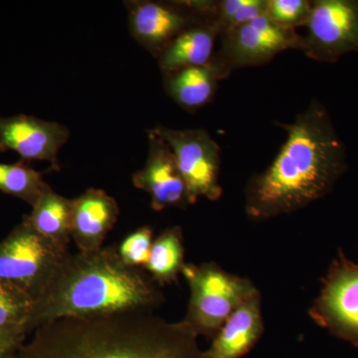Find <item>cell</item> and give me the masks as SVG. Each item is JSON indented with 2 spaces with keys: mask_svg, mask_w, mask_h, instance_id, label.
<instances>
[{
  "mask_svg": "<svg viewBox=\"0 0 358 358\" xmlns=\"http://www.w3.org/2000/svg\"><path fill=\"white\" fill-rule=\"evenodd\" d=\"M274 160L250 179L245 212L252 220L293 213L329 194L348 169V152L327 108L310 101L289 124Z\"/></svg>",
  "mask_w": 358,
  "mask_h": 358,
  "instance_id": "1",
  "label": "cell"
},
{
  "mask_svg": "<svg viewBox=\"0 0 358 358\" xmlns=\"http://www.w3.org/2000/svg\"><path fill=\"white\" fill-rule=\"evenodd\" d=\"M14 358H203L183 320L154 312L63 317L33 331Z\"/></svg>",
  "mask_w": 358,
  "mask_h": 358,
  "instance_id": "2",
  "label": "cell"
},
{
  "mask_svg": "<svg viewBox=\"0 0 358 358\" xmlns=\"http://www.w3.org/2000/svg\"><path fill=\"white\" fill-rule=\"evenodd\" d=\"M164 303L160 286L141 267L122 260L117 247L69 254L38 300L28 334L63 317L154 312Z\"/></svg>",
  "mask_w": 358,
  "mask_h": 358,
  "instance_id": "3",
  "label": "cell"
},
{
  "mask_svg": "<svg viewBox=\"0 0 358 358\" xmlns=\"http://www.w3.org/2000/svg\"><path fill=\"white\" fill-rule=\"evenodd\" d=\"M190 289L183 322L197 336L213 339L238 308L259 293L253 282L229 274L217 264H185L181 270Z\"/></svg>",
  "mask_w": 358,
  "mask_h": 358,
  "instance_id": "4",
  "label": "cell"
},
{
  "mask_svg": "<svg viewBox=\"0 0 358 358\" xmlns=\"http://www.w3.org/2000/svg\"><path fill=\"white\" fill-rule=\"evenodd\" d=\"M69 254L68 247L42 236L24 216L0 242V280L16 285L37 301Z\"/></svg>",
  "mask_w": 358,
  "mask_h": 358,
  "instance_id": "5",
  "label": "cell"
},
{
  "mask_svg": "<svg viewBox=\"0 0 358 358\" xmlns=\"http://www.w3.org/2000/svg\"><path fill=\"white\" fill-rule=\"evenodd\" d=\"M155 131L171 150L187 188L188 201L204 199L216 201L222 196L219 182L221 150L203 129H176L157 124Z\"/></svg>",
  "mask_w": 358,
  "mask_h": 358,
  "instance_id": "6",
  "label": "cell"
},
{
  "mask_svg": "<svg viewBox=\"0 0 358 358\" xmlns=\"http://www.w3.org/2000/svg\"><path fill=\"white\" fill-rule=\"evenodd\" d=\"M212 60L229 77L233 71L267 64L282 52L300 50L301 35L262 15L246 24L226 30Z\"/></svg>",
  "mask_w": 358,
  "mask_h": 358,
  "instance_id": "7",
  "label": "cell"
},
{
  "mask_svg": "<svg viewBox=\"0 0 358 358\" xmlns=\"http://www.w3.org/2000/svg\"><path fill=\"white\" fill-rule=\"evenodd\" d=\"M300 50L317 62L358 53V0H313Z\"/></svg>",
  "mask_w": 358,
  "mask_h": 358,
  "instance_id": "8",
  "label": "cell"
},
{
  "mask_svg": "<svg viewBox=\"0 0 358 358\" xmlns=\"http://www.w3.org/2000/svg\"><path fill=\"white\" fill-rule=\"evenodd\" d=\"M310 315L320 327L358 348V264L343 252L331 264Z\"/></svg>",
  "mask_w": 358,
  "mask_h": 358,
  "instance_id": "9",
  "label": "cell"
},
{
  "mask_svg": "<svg viewBox=\"0 0 358 358\" xmlns=\"http://www.w3.org/2000/svg\"><path fill=\"white\" fill-rule=\"evenodd\" d=\"M129 32L148 53L157 59L178 35L211 16L193 9L187 1H124Z\"/></svg>",
  "mask_w": 358,
  "mask_h": 358,
  "instance_id": "10",
  "label": "cell"
},
{
  "mask_svg": "<svg viewBox=\"0 0 358 358\" xmlns=\"http://www.w3.org/2000/svg\"><path fill=\"white\" fill-rule=\"evenodd\" d=\"M148 152L147 162L133 176V183L150 196L155 211L171 207L185 208L189 205L187 188L176 164L173 150L154 129L147 131Z\"/></svg>",
  "mask_w": 358,
  "mask_h": 358,
  "instance_id": "11",
  "label": "cell"
},
{
  "mask_svg": "<svg viewBox=\"0 0 358 358\" xmlns=\"http://www.w3.org/2000/svg\"><path fill=\"white\" fill-rule=\"evenodd\" d=\"M70 138L64 124L31 115L0 117V150H13L26 160H43L59 171L58 154Z\"/></svg>",
  "mask_w": 358,
  "mask_h": 358,
  "instance_id": "12",
  "label": "cell"
},
{
  "mask_svg": "<svg viewBox=\"0 0 358 358\" xmlns=\"http://www.w3.org/2000/svg\"><path fill=\"white\" fill-rule=\"evenodd\" d=\"M119 215L117 200L102 189L89 188L73 199L71 238L79 252L88 253L102 248Z\"/></svg>",
  "mask_w": 358,
  "mask_h": 358,
  "instance_id": "13",
  "label": "cell"
},
{
  "mask_svg": "<svg viewBox=\"0 0 358 358\" xmlns=\"http://www.w3.org/2000/svg\"><path fill=\"white\" fill-rule=\"evenodd\" d=\"M264 333L261 294L237 308L212 339L203 358H241L251 352Z\"/></svg>",
  "mask_w": 358,
  "mask_h": 358,
  "instance_id": "14",
  "label": "cell"
},
{
  "mask_svg": "<svg viewBox=\"0 0 358 358\" xmlns=\"http://www.w3.org/2000/svg\"><path fill=\"white\" fill-rule=\"evenodd\" d=\"M221 34L222 29L216 18H207L190 26L157 57L162 74L210 62Z\"/></svg>",
  "mask_w": 358,
  "mask_h": 358,
  "instance_id": "15",
  "label": "cell"
},
{
  "mask_svg": "<svg viewBox=\"0 0 358 358\" xmlns=\"http://www.w3.org/2000/svg\"><path fill=\"white\" fill-rule=\"evenodd\" d=\"M162 75L167 95L181 109L189 113L210 103L217 92L219 82L226 79L212 59L205 65L182 68Z\"/></svg>",
  "mask_w": 358,
  "mask_h": 358,
  "instance_id": "16",
  "label": "cell"
},
{
  "mask_svg": "<svg viewBox=\"0 0 358 358\" xmlns=\"http://www.w3.org/2000/svg\"><path fill=\"white\" fill-rule=\"evenodd\" d=\"M73 199H66L52 189L44 190L32 212L28 216L30 223L42 236L61 246L68 247L71 238Z\"/></svg>",
  "mask_w": 358,
  "mask_h": 358,
  "instance_id": "17",
  "label": "cell"
},
{
  "mask_svg": "<svg viewBox=\"0 0 358 358\" xmlns=\"http://www.w3.org/2000/svg\"><path fill=\"white\" fill-rule=\"evenodd\" d=\"M185 265L182 229L176 226L164 230L154 240L143 268L159 286H164L178 282Z\"/></svg>",
  "mask_w": 358,
  "mask_h": 358,
  "instance_id": "18",
  "label": "cell"
},
{
  "mask_svg": "<svg viewBox=\"0 0 358 358\" xmlns=\"http://www.w3.org/2000/svg\"><path fill=\"white\" fill-rule=\"evenodd\" d=\"M49 185L41 173L23 162L0 164V190L33 206Z\"/></svg>",
  "mask_w": 358,
  "mask_h": 358,
  "instance_id": "19",
  "label": "cell"
},
{
  "mask_svg": "<svg viewBox=\"0 0 358 358\" xmlns=\"http://www.w3.org/2000/svg\"><path fill=\"white\" fill-rule=\"evenodd\" d=\"M34 303V299L24 289L0 280V329L24 326L27 329Z\"/></svg>",
  "mask_w": 358,
  "mask_h": 358,
  "instance_id": "20",
  "label": "cell"
},
{
  "mask_svg": "<svg viewBox=\"0 0 358 358\" xmlns=\"http://www.w3.org/2000/svg\"><path fill=\"white\" fill-rule=\"evenodd\" d=\"M312 13L310 0H268L266 15L275 24L296 30L307 25Z\"/></svg>",
  "mask_w": 358,
  "mask_h": 358,
  "instance_id": "21",
  "label": "cell"
},
{
  "mask_svg": "<svg viewBox=\"0 0 358 358\" xmlns=\"http://www.w3.org/2000/svg\"><path fill=\"white\" fill-rule=\"evenodd\" d=\"M154 231L148 226L134 231L120 245L119 253L124 263L134 267L145 266L150 258Z\"/></svg>",
  "mask_w": 358,
  "mask_h": 358,
  "instance_id": "22",
  "label": "cell"
},
{
  "mask_svg": "<svg viewBox=\"0 0 358 358\" xmlns=\"http://www.w3.org/2000/svg\"><path fill=\"white\" fill-rule=\"evenodd\" d=\"M24 326H13L0 329V358H14L28 336Z\"/></svg>",
  "mask_w": 358,
  "mask_h": 358,
  "instance_id": "23",
  "label": "cell"
},
{
  "mask_svg": "<svg viewBox=\"0 0 358 358\" xmlns=\"http://www.w3.org/2000/svg\"><path fill=\"white\" fill-rule=\"evenodd\" d=\"M267 6L268 0H247L246 3L225 23L222 33L265 15Z\"/></svg>",
  "mask_w": 358,
  "mask_h": 358,
  "instance_id": "24",
  "label": "cell"
}]
</instances>
